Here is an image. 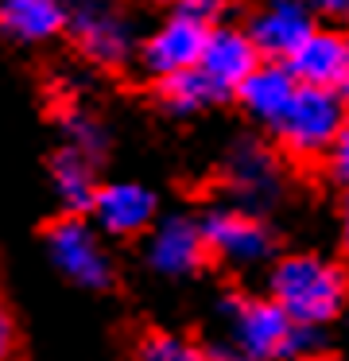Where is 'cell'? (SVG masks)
<instances>
[{"mask_svg": "<svg viewBox=\"0 0 349 361\" xmlns=\"http://www.w3.org/2000/svg\"><path fill=\"white\" fill-rule=\"evenodd\" d=\"M233 330V353L245 357H310L322 350V326L295 322L276 299H229L225 303Z\"/></svg>", "mask_w": 349, "mask_h": 361, "instance_id": "cell-1", "label": "cell"}, {"mask_svg": "<svg viewBox=\"0 0 349 361\" xmlns=\"http://www.w3.org/2000/svg\"><path fill=\"white\" fill-rule=\"evenodd\" d=\"M271 299L295 322L326 326L345 307V276L330 260L299 252V257H287L276 264V272H271Z\"/></svg>", "mask_w": 349, "mask_h": 361, "instance_id": "cell-2", "label": "cell"}, {"mask_svg": "<svg viewBox=\"0 0 349 361\" xmlns=\"http://www.w3.org/2000/svg\"><path fill=\"white\" fill-rule=\"evenodd\" d=\"M279 144L299 159H318L326 156L338 133H345V109H341V90H326V86H295L291 102L283 105L276 121Z\"/></svg>", "mask_w": 349, "mask_h": 361, "instance_id": "cell-3", "label": "cell"}, {"mask_svg": "<svg viewBox=\"0 0 349 361\" xmlns=\"http://www.w3.org/2000/svg\"><path fill=\"white\" fill-rule=\"evenodd\" d=\"M47 249H51L54 268H59L70 283H78V288H85V291L113 288V280H116L113 257L101 249L97 233H93L78 214H66V218L47 226Z\"/></svg>", "mask_w": 349, "mask_h": 361, "instance_id": "cell-4", "label": "cell"}, {"mask_svg": "<svg viewBox=\"0 0 349 361\" xmlns=\"http://www.w3.org/2000/svg\"><path fill=\"white\" fill-rule=\"evenodd\" d=\"M66 27L74 35V47L93 66L116 71L132 59V27L121 16V8L105 0H70Z\"/></svg>", "mask_w": 349, "mask_h": 361, "instance_id": "cell-5", "label": "cell"}, {"mask_svg": "<svg viewBox=\"0 0 349 361\" xmlns=\"http://www.w3.org/2000/svg\"><path fill=\"white\" fill-rule=\"evenodd\" d=\"M202 241H206V257L225 260L233 268L264 264L276 252V233L252 210H240V206L206 214V221H202Z\"/></svg>", "mask_w": 349, "mask_h": 361, "instance_id": "cell-6", "label": "cell"}, {"mask_svg": "<svg viewBox=\"0 0 349 361\" xmlns=\"http://www.w3.org/2000/svg\"><path fill=\"white\" fill-rule=\"evenodd\" d=\"M314 32V8L307 0H264L248 20V39L264 59L283 63Z\"/></svg>", "mask_w": 349, "mask_h": 361, "instance_id": "cell-7", "label": "cell"}, {"mask_svg": "<svg viewBox=\"0 0 349 361\" xmlns=\"http://www.w3.org/2000/svg\"><path fill=\"white\" fill-rule=\"evenodd\" d=\"M256 63H260V51L252 47L248 32H237V27H209L206 32V43H202V55H198V71L221 94V102L237 94V86L245 82V74Z\"/></svg>", "mask_w": 349, "mask_h": 361, "instance_id": "cell-8", "label": "cell"}, {"mask_svg": "<svg viewBox=\"0 0 349 361\" xmlns=\"http://www.w3.org/2000/svg\"><path fill=\"white\" fill-rule=\"evenodd\" d=\"M206 32H209V24H202L198 16H190V12H175V16H171L167 24L144 43L140 63H144V71L155 74V78L175 74V71H186V66H198Z\"/></svg>", "mask_w": 349, "mask_h": 361, "instance_id": "cell-9", "label": "cell"}, {"mask_svg": "<svg viewBox=\"0 0 349 361\" xmlns=\"http://www.w3.org/2000/svg\"><path fill=\"white\" fill-rule=\"evenodd\" d=\"M295 82L302 86H326V90H345L349 78V47L341 32H310L291 55L283 59Z\"/></svg>", "mask_w": 349, "mask_h": 361, "instance_id": "cell-10", "label": "cell"}, {"mask_svg": "<svg viewBox=\"0 0 349 361\" xmlns=\"http://www.w3.org/2000/svg\"><path fill=\"white\" fill-rule=\"evenodd\" d=\"M90 214L105 233L136 237L147 233V226L155 221V195L140 183H109V187L93 190Z\"/></svg>", "mask_w": 349, "mask_h": 361, "instance_id": "cell-11", "label": "cell"}, {"mask_svg": "<svg viewBox=\"0 0 349 361\" xmlns=\"http://www.w3.org/2000/svg\"><path fill=\"white\" fill-rule=\"evenodd\" d=\"M209 257H206V241H202V226L190 218H167L147 237V264L159 276H190Z\"/></svg>", "mask_w": 349, "mask_h": 361, "instance_id": "cell-12", "label": "cell"}, {"mask_svg": "<svg viewBox=\"0 0 349 361\" xmlns=\"http://www.w3.org/2000/svg\"><path fill=\"white\" fill-rule=\"evenodd\" d=\"M225 187L240 202V210L271 206L279 198V167L260 144L245 140L233 148L229 164H225Z\"/></svg>", "mask_w": 349, "mask_h": 361, "instance_id": "cell-13", "label": "cell"}, {"mask_svg": "<svg viewBox=\"0 0 349 361\" xmlns=\"http://www.w3.org/2000/svg\"><path fill=\"white\" fill-rule=\"evenodd\" d=\"M70 0H0V35L16 43H43L66 27Z\"/></svg>", "mask_w": 349, "mask_h": 361, "instance_id": "cell-14", "label": "cell"}, {"mask_svg": "<svg viewBox=\"0 0 349 361\" xmlns=\"http://www.w3.org/2000/svg\"><path fill=\"white\" fill-rule=\"evenodd\" d=\"M295 86H299V82L291 78V71H287L279 59H268V63H256L252 71L245 74V82L237 86V97L245 102V109L252 113L256 121L271 125V121L283 113V105L291 102Z\"/></svg>", "mask_w": 349, "mask_h": 361, "instance_id": "cell-15", "label": "cell"}, {"mask_svg": "<svg viewBox=\"0 0 349 361\" xmlns=\"http://www.w3.org/2000/svg\"><path fill=\"white\" fill-rule=\"evenodd\" d=\"M51 179H54V190H59V198L70 206V214H85L93 202V190H97V183H93V159L82 156L78 148H62L59 156L51 159Z\"/></svg>", "mask_w": 349, "mask_h": 361, "instance_id": "cell-16", "label": "cell"}, {"mask_svg": "<svg viewBox=\"0 0 349 361\" xmlns=\"http://www.w3.org/2000/svg\"><path fill=\"white\" fill-rule=\"evenodd\" d=\"M159 102L171 113H198L206 105H217L221 94L209 86V78L198 66H186V71H175V74H163L159 78Z\"/></svg>", "mask_w": 349, "mask_h": 361, "instance_id": "cell-17", "label": "cell"}, {"mask_svg": "<svg viewBox=\"0 0 349 361\" xmlns=\"http://www.w3.org/2000/svg\"><path fill=\"white\" fill-rule=\"evenodd\" d=\"M62 133H66L70 148H78L82 156H90L93 164H97V159L105 156V148H109L105 125L93 121L90 113H66V117H62Z\"/></svg>", "mask_w": 349, "mask_h": 361, "instance_id": "cell-18", "label": "cell"}, {"mask_svg": "<svg viewBox=\"0 0 349 361\" xmlns=\"http://www.w3.org/2000/svg\"><path fill=\"white\" fill-rule=\"evenodd\" d=\"M136 357H144V361H194V357H202V350L178 334H147L136 342Z\"/></svg>", "mask_w": 349, "mask_h": 361, "instance_id": "cell-19", "label": "cell"}, {"mask_svg": "<svg viewBox=\"0 0 349 361\" xmlns=\"http://www.w3.org/2000/svg\"><path fill=\"white\" fill-rule=\"evenodd\" d=\"M330 175L338 183H345V175H349V140H345V133H338V140L330 144Z\"/></svg>", "mask_w": 349, "mask_h": 361, "instance_id": "cell-20", "label": "cell"}, {"mask_svg": "<svg viewBox=\"0 0 349 361\" xmlns=\"http://www.w3.org/2000/svg\"><path fill=\"white\" fill-rule=\"evenodd\" d=\"M178 12H190L202 24H214L221 16V0H178Z\"/></svg>", "mask_w": 349, "mask_h": 361, "instance_id": "cell-21", "label": "cell"}, {"mask_svg": "<svg viewBox=\"0 0 349 361\" xmlns=\"http://www.w3.org/2000/svg\"><path fill=\"white\" fill-rule=\"evenodd\" d=\"M12 350H16V322H12V314H8V307L0 303V361Z\"/></svg>", "mask_w": 349, "mask_h": 361, "instance_id": "cell-22", "label": "cell"}, {"mask_svg": "<svg viewBox=\"0 0 349 361\" xmlns=\"http://www.w3.org/2000/svg\"><path fill=\"white\" fill-rule=\"evenodd\" d=\"M307 4L322 16H345L349 12V0H307Z\"/></svg>", "mask_w": 349, "mask_h": 361, "instance_id": "cell-23", "label": "cell"}, {"mask_svg": "<svg viewBox=\"0 0 349 361\" xmlns=\"http://www.w3.org/2000/svg\"><path fill=\"white\" fill-rule=\"evenodd\" d=\"M159 4H178V0H159Z\"/></svg>", "mask_w": 349, "mask_h": 361, "instance_id": "cell-24", "label": "cell"}]
</instances>
